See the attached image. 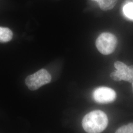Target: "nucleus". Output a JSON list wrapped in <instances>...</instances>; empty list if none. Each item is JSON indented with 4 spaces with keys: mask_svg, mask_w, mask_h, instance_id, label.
<instances>
[{
    "mask_svg": "<svg viewBox=\"0 0 133 133\" xmlns=\"http://www.w3.org/2000/svg\"><path fill=\"white\" fill-rule=\"evenodd\" d=\"M116 133H133V123L124 125L120 127L116 131Z\"/></svg>",
    "mask_w": 133,
    "mask_h": 133,
    "instance_id": "nucleus-9",
    "label": "nucleus"
},
{
    "mask_svg": "<svg viewBox=\"0 0 133 133\" xmlns=\"http://www.w3.org/2000/svg\"><path fill=\"white\" fill-rule=\"evenodd\" d=\"M116 97L115 92L110 88L101 87L96 89L93 93V97L99 103H109L114 101Z\"/></svg>",
    "mask_w": 133,
    "mask_h": 133,
    "instance_id": "nucleus-4",
    "label": "nucleus"
},
{
    "mask_svg": "<svg viewBox=\"0 0 133 133\" xmlns=\"http://www.w3.org/2000/svg\"><path fill=\"white\" fill-rule=\"evenodd\" d=\"M108 119L104 112L96 110L85 115L82 121L83 128L86 132L99 133L102 132L106 128Z\"/></svg>",
    "mask_w": 133,
    "mask_h": 133,
    "instance_id": "nucleus-1",
    "label": "nucleus"
},
{
    "mask_svg": "<svg viewBox=\"0 0 133 133\" xmlns=\"http://www.w3.org/2000/svg\"><path fill=\"white\" fill-rule=\"evenodd\" d=\"M129 69L130 70H131V71H133V65H132V66H128Z\"/></svg>",
    "mask_w": 133,
    "mask_h": 133,
    "instance_id": "nucleus-11",
    "label": "nucleus"
},
{
    "mask_svg": "<svg viewBox=\"0 0 133 133\" xmlns=\"http://www.w3.org/2000/svg\"><path fill=\"white\" fill-rule=\"evenodd\" d=\"M51 76L49 72L42 69L33 74L29 76L25 79V83L31 90H36L42 86L49 83Z\"/></svg>",
    "mask_w": 133,
    "mask_h": 133,
    "instance_id": "nucleus-3",
    "label": "nucleus"
},
{
    "mask_svg": "<svg viewBox=\"0 0 133 133\" xmlns=\"http://www.w3.org/2000/svg\"><path fill=\"white\" fill-rule=\"evenodd\" d=\"M124 13L130 19H133V3H129L124 6Z\"/></svg>",
    "mask_w": 133,
    "mask_h": 133,
    "instance_id": "nucleus-8",
    "label": "nucleus"
},
{
    "mask_svg": "<svg viewBox=\"0 0 133 133\" xmlns=\"http://www.w3.org/2000/svg\"><path fill=\"white\" fill-rule=\"evenodd\" d=\"M13 37V33L10 29L0 27V42H10Z\"/></svg>",
    "mask_w": 133,
    "mask_h": 133,
    "instance_id": "nucleus-6",
    "label": "nucleus"
},
{
    "mask_svg": "<svg viewBox=\"0 0 133 133\" xmlns=\"http://www.w3.org/2000/svg\"><path fill=\"white\" fill-rule=\"evenodd\" d=\"M97 2L100 6V9L104 11L112 9L116 4L117 0H91Z\"/></svg>",
    "mask_w": 133,
    "mask_h": 133,
    "instance_id": "nucleus-5",
    "label": "nucleus"
},
{
    "mask_svg": "<svg viewBox=\"0 0 133 133\" xmlns=\"http://www.w3.org/2000/svg\"><path fill=\"white\" fill-rule=\"evenodd\" d=\"M110 76L111 77V78L112 79H113L114 81H121V79L119 78V77L117 76V75L116 74L115 71H113L112 72L110 75Z\"/></svg>",
    "mask_w": 133,
    "mask_h": 133,
    "instance_id": "nucleus-10",
    "label": "nucleus"
},
{
    "mask_svg": "<svg viewBox=\"0 0 133 133\" xmlns=\"http://www.w3.org/2000/svg\"><path fill=\"white\" fill-rule=\"evenodd\" d=\"M114 67L121 74H125L129 70L128 66L122 62L116 61L114 64Z\"/></svg>",
    "mask_w": 133,
    "mask_h": 133,
    "instance_id": "nucleus-7",
    "label": "nucleus"
},
{
    "mask_svg": "<svg viewBox=\"0 0 133 133\" xmlns=\"http://www.w3.org/2000/svg\"><path fill=\"white\" fill-rule=\"evenodd\" d=\"M117 43V39L114 35L106 32L101 34L97 38L96 46L101 53L109 55L114 51Z\"/></svg>",
    "mask_w": 133,
    "mask_h": 133,
    "instance_id": "nucleus-2",
    "label": "nucleus"
},
{
    "mask_svg": "<svg viewBox=\"0 0 133 133\" xmlns=\"http://www.w3.org/2000/svg\"><path fill=\"white\" fill-rule=\"evenodd\" d=\"M132 83H133V82H132Z\"/></svg>",
    "mask_w": 133,
    "mask_h": 133,
    "instance_id": "nucleus-12",
    "label": "nucleus"
}]
</instances>
